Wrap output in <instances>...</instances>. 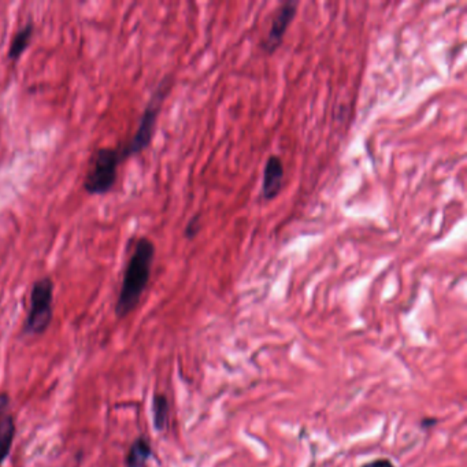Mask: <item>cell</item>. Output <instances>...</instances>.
Here are the masks:
<instances>
[{
	"label": "cell",
	"instance_id": "6da1fadb",
	"mask_svg": "<svg viewBox=\"0 0 467 467\" xmlns=\"http://www.w3.org/2000/svg\"><path fill=\"white\" fill-rule=\"evenodd\" d=\"M155 251V244L148 237H140L135 241L124 270L122 284L115 303V314L118 318L128 316L140 303L151 278Z\"/></svg>",
	"mask_w": 467,
	"mask_h": 467
},
{
	"label": "cell",
	"instance_id": "7a4b0ae2",
	"mask_svg": "<svg viewBox=\"0 0 467 467\" xmlns=\"http://www.w3.org/2000/svg\"><path fill=\"white\" fill-rule=\"evenodd\" d=\"M171 84H173V78L167 76L162 78V81L156 85L148 103L146 104V108L142 114L135 136L132 137V140L129 142L126 147L121 148L124 160L130 156L142 154L144 150H147L151 146L154 135H155L158 117L160 114L162 105L164 103L169 92L171 91Z\"/></svg>",
	"mask_w": 467,
	"mask_h": 467
},
{
	"label": "cell",
	"instance_id": "3957f363",
	"mask_svg": "<svg viewBox=\"0 0 467 467\" xmlns=\"http://www.w3.org/2000/svg\"><path fill=\"white\" fill-rule=\"evenodd\" d=\"M124 160L121 150L99 148L90 160L88 171L84 178V189L92 196H102L108 194L115 182L118 166Z\"/></svg>",
	"mask_w": 467,
	"mask_h": 467
},
{
	"label": "cell",
	"instance_id": "277c9868",
	"mask_svg": "<svg viewBox=\"0 0 467 467\" xmlns=\"http://www.w3.org/2000/svg\"><path fill=\"white\" fill-rule=\"evenodd\" d=\"M53 281L50 277H43L32 285L31 306L24 325L26 334H43L52 321L53 303Z\"/></svg>",
	"mask_w": 467,
	"mask_h": 467
},
{
	"label": "cell",
	"instance_id": "5b68a950",
	"mask_svg": "<svg viewBox=\"0 0 467 467\" xmlns=\"http://www.w3.org/2000/svg\"><path fill=\"white\" fill-rule=\"evenodd\" d=\"M298 7H299V1L288 0V1L282 3L280 6V8L275 11V14L271 19V26H270L266 37L263 39V42L260 44L262 50L266 52L267 55L274 53L281 47L289 26L292 25L294 19L296 18Z\"/></svg>",
	"mask_w": 467,
	"mask_h": 467
},
{
	"label": "cell",
	"instance_id": "8992f818",
	"mask_svg": "<svg viewBox=\"0 0 467 467\" xmlns=\"http://www.w3.org/2000/svg\"><path fill=\"white\" fill-rule=\"evenodd\" d=\"M285 177V169L281 158L270 155L266 160L263 170V181H262V198L264 201L275 199L282 188Z\"/></svg>",
	"mask_w": 467,
	"mask_h": 467
},
{
	"label": "cell",
	"instance_id": "52a82bcc",
	"mask_svg": "<svg viewBox=\"0 0 467 467\" xmlns=\"http://www.w3.org/2000/svg\"><path fill=\"white\" fill-rule=\"evenodd\" d=\"M15 437V421L10 413V399L0 393V467L7 459Z\"/></svg>",
	"mask_w": 467,
	"mask_h": 467
},
{
	"label": "cell",
	"instance_id": "ba28073f",
	"mask_svg": "<svg viewBox=\"0 0 467 467\" xmlns=\"http://www.w3.org/2000/svg\"><path fill=\"white\" fill-rule=\"evenodd\" d=\"M153 455V447L150 444V441L146 437H137L128 454H126V466L128 467H146L150 458Z\"/></svg>",
	"mask_w": 467,
	"mask_h": 467
},
{
	"label": "cell",
	"instance_id": "9c48e42d",
	"mask_svg": "<svg viewBox=\"0 0 467 467\" xmlns=\"http://www.w3.org/2000/svg\"><path fill=\"white\" fill-rule=\"evenodd\" d=\"M33 33H35V26L32 22H28L26 25H24L12 37L10 47H8V59L10 60H18L22 53L28 50L32 39H33Z\"/></svg>",
	"mask_w": 467,
	"mask_h": 467
},
{
	"label": "cell",
	"instance_id": "30bf717a",
	"mask_svg": "<svg viewBox=\"0 0 467 467\" xmlns=\"http://www.w3.org/2000/svg\"><path fill=\"white\" fill-rule=\"evenodd\" d=\"M153 419L158 432H163L169 422V400L163 393H155L153 399Z\"/></svg>",
	"mask_w": 467,
	"mask_h": 467
},
{
	"label": "cell",
	"instance_id": "8fae6325",
	"mask_svg": "<svg viewBox=\"0 0 467 467\" xmlns=\"http://www.w3.org/2000/svg\"><path fill=\"white\" fill-rule=\"evenodd\" d=\"M201 230H202V218H201V214H196L188 221L185 226V230H184L185 239L194 240L201 233Z\"/></svg>",
	"mask_w": 467,
	"mask_h": 467
},
{
	"label": "cell",
	"instance_id": "7c38bea8",
	"mask_svg": "<svg viewBox=\"0 0 467 467\" xmlns=\"http://www.w3.org/2000/svg\"><path fill=\"white\" fill-rule=\"evenodd\" d=\"M362 467H396L389 459L387 458H380V459H374L368 464H364Z\"/></svg>",
	"mask_w": 467,
	"mask_h": 467
},
{
	"label": "cell",
	"instance_id": "4fadbf2b",
	"mask_svg": "<svg viewBox=\"0 0 467 467\" xmlns=\"http://www.w3.org/2000/svg\"><path fill=\"white\" fill-rule=\"evenodd\" d=\"M437 423V419L436 418H423L422 419V427H432Z\"/></svg>",
	"mask_w": 467,
	"mask_h": 467
}]
</instances>
